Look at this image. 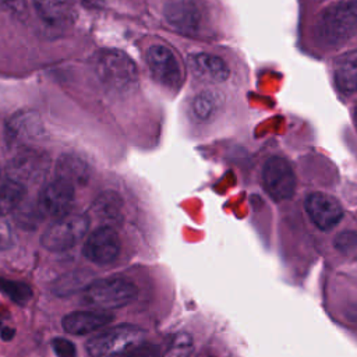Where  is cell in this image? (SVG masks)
Masks as SVG:
<instances>
[{
    "instance_id": "6da1fadb",
    "label": "cell",
    "mask_w": 357,
    "mask_h": 357,
    "mask_svg": "<svg viewBox=\"0 0 357 357\" xmlns=\"http://www.w3.org/2000/svg\"><path fill=\"white\" fill-rule=\"evenodd\" d=\"M93 67L100 82L109 89L126 92L132 89L138 82L135 63L120 50L105 49L98 52Z\"/></svg>"
},
{
    "instance_id": "9c48e42d",
    "label": "cell",
    "mask_w": 357,
    "mask_h": 357,
    "mask_svg": "<svg viewBox=\"0 0 357 357\" xmlns=\"http://www.w3.org/2000/svg\"><path fill=\"white\" fill-rule=\"evenodd\" d=\"M74 198L75 187L68 181L56 177L40 190L38 197V208L43 216L56 219L71 212Z\"/></svg>"
},
{
    "instance_id": "cb8c5ba5",
    "label": "cell",
    "mask_w": 357,
    "mask_h": 357,
    "mask_svg": "<svg viewBox=\"0 0 357 357\" xmlns=\"http://www.w3.org/2000/svg\"><path fill=\"white\" fill-rule=\"evenodd\" d=\"M192 350V339L187 333H180L174 337L172 346L163 357H190Z\"/></svg>"
},
{
    "instance_id": "ffe728a7",
    "label": "cell",
    "mask_w": 357,
    "mask_h": 357,
    "mask_svg": "<svg viewBox=\"0 0 357 357\" xmlns=\"http://www.w3.org/2000/svg\"><path fill=\"white\" fill-rule=\"evenodd\" d=\"M25 185L7 177L0 183V216L13 213L24 201Z\"/></svg>"
},
{
    "instance_id": "9a60e30c",
    "label": "cell",
    "mask_w": 357,
    "mask_h": 357,
    "mask_svg": "<svg viewBox=\"0 0 357 357\" xmlns=\"http://www.w3.org/2000/svg\"><path fill=\"white\" fill-rule=\"evenodd\" d=\"M89 218L100 222V226L120 225L123 220V201L114 191L100 192L89 208Z\"/></svg>"
},
{
    "instance_id": "7c38bea8",
    "label": "cell",
    "mask_w": 357,
    "mask_h": 357,
    "mask_svg": "<svg viewBox=\"0 0 357 357\" xmlns=\"http://www.w3.org/2000/svg\"><path fill=\"white\" fill-rule=\"evenodd\" d=\"M305 211L314 225L321 230L333 229L343 218L340 204L324 192H312L305 199Z\"/></svg>"
},
{
    "instance_id": "484cf974",
    "label": "cell",
    "mask_w": 357,
    "mask_h": 357,
    "mask_svg": "<svg viewBox=\"0 0 357 357\" xmlns=\"http://www.w3.org/2000/svg\"><path fill=\"white\" fill-rule=\"evenodd\" d=\"M14 244V233L10 223L0 216V250H7Z\"/></svg>"
},
{
    "instance_id": "8fae6325",
    "label": "cell",
    "mask_w": 357,
    "mask_h": 357,
    "mask_svg": "<svg viewBox=\"0 0 357 357\" xmlns=\"http://www.w3.org/2000/svg\"><path fill=\"white\" fill-rule=\"evenodd\" d=\"M42 131L43 128L39 116L31 110H21L6 124V142L8 146L28 148Z\"/></svg>"
},
{
    "instance_id": "ac0fdd59",
    "label": "cell",
    "mask_w": 357,
    "mask_h": 357,
    "mask_svg": "<svg viewBox=\"0 0 357 357\" xmlns=\"http://www.w3.org/2000/svg\"><path fill=\"white\" fill-rule=\"evenodd\" d=\"M54 170L57 178L66 180L74 187L85 185L89 180L88 163L74 153H63L61 156H59Z\"/></svg>"
},
{
    "instance_id": "7402d4cb",
    "label": "cell",
    "mask_w": 357,
    "mask_h": 357,
    "mask_svg": "<svg viewBox=\"0 0 357 357\" xmlns=\"http://www.w3.org/2000/svg\"><path fill=\"white\" fill-rule=\"evenodd\" d=\"M0 291L17 305H25L33 294L29 284L6 278H0Z\"/></svg>"
},
{
    "instance_id": "277c9868",
    "label": "cell",
    "mask_w": 357,
    "mask_h": 357,
    "mask_svg": "<svg viewBox=\"0 0 357 357\" xmlns=\"http://www.w3.org/2000/svg\"><path fill=\"white\" fill-rule=\"evenodd\" d=\"M89 216L78 212H68L56 218L43 231L40 244L53 252L70 250L78 244L89 230Z\"/></svg>"
},
{
    "instance_id": "7a4b0ae2",
    "label": "cell",
    "mask_w": 357,
    "mask_h": 357,
    "mask_svg": "<svg viewBox=\"0 0 357 357\" xmlns=\"http://www.w3.org/2000/svg\"><path fill=\"white\" fill-rule=\"evenodd\" d=\"M319 39L331 46L342 45L357 32V0L342 1L326 8L318 21Z\"/></svg>"
},
{
    "instance_id": "44dd1931",
    "label": "cell",
    "mask_w": 357,
    "mask_h": 357,
    "mask_svg": "<svg viewBox=\"0 0 357 357\" xmlns=\"http://www.w3.org/2000/svg\"><path fill=\"white\" fill-rule=\"evenodd\" d=\"M220 103H222V99L216 92L205 91V92L198 93L194 98V100L191 103V110H192V114L198 120L206 121L216 114Z\"/></svg>"
},
{
    "instance_id": "83f0119b",
    "label": "cell",
    "mask_w": 357,
    "mask_h": 357,
    "mask_svg": "<svg viewBox=\"0 0 357 357\" xmlns=\"http://www.w3.org/2000/svg\"><path fill=\"white\" fill-rule=\"evenodd\" d=\"M4 3L7 4V7H8L11 11H15V13H21V11H24V8H25L24 0H4Z\"/></svg>"
},
{
    "instance_id": "5b68a950",
    "label": "cell",
    "mask_w": 357,
    "mask_h": 357,
    "mask_svg": "<svg viewBox=\"0 0 357 357\" xmlns=\"http://www.w3.org/2000/svg\"><path fill=\"white\" fill-rule=\"evenodd\" d=\"M137 296L134 283L124 278L98 279L85 290V298L99 310L121 308L130 304Z\"/></svg>"
},
{
    "instance_id": "1f68e13d",
    "label": "cell",
    "mask_w": 357,
    "mask_h": 357,
    "mask_svg": "<svg viewBox=\"0 0 357 357\" xmlns=\"http://www.w3.org/2000/svg\"><path fill=\"white\" fill-rule=\"evenodd\" d=\"M354 121H356V126H357V106L354 109Z\"/></svg>"
},
{
    "instance_id": "8992f818",
    "label": "cell",
    "mask_w": 357,
    "mask_h": 357,
    "mask_svg": "<svg viewBox=\"0 0 357 357\" xmlns=\"http://www.w3.org/2000/svg\"><path fill=\"white\" fill-rule=\"evenodd\" d=\"M50 167V158L46 152L32 146L22 148L8 163V177L26 185L42 181Z\"/></svg>"
},
{
    "instance_id": "4dcf8cb0",
    "label": "cell",
    "mask_w": 357,
    "mask_h": 357,
    "mask_svg": "<svg viewBox=\"0 0 357 357\" xmlns=\"http://www.w3.org/2000/svg\"><path fill=\"white\" fill-rule=\"evenodd\" d=\"M4 315H6V311L3 308H0V328L3 326V321H4Z\"/></svg>"
},
{
    "instance_id": "ba28073f",
    "label": "cell",
    "mask_w": 357,
    "mask_h": 357,
    "mask_svg": "<svg viewBox=\"0 0 357 357\" xmlns=\"http://www.w3.org/2000/svg\"><path fill=\"white\" fill-rule=\"evenodd\" d=\"M120 247V237L116 229L112 226H99L88 234L82 254L93 264L106 265L117 258Z\"/></svg>"
},
{
    "instance_id": "f1b7e54d",
    "label": "cell",
    "mask_w": 357,
    "mask_h": 357,
    "mask_svg": "<svg viewBox=\"0 0 357 357\" xmlns=\"http://www.w3.org/2000/svg\"><path fill=\"white\" fill-rule=\"evenodd\" d=\"M14 336H15V329L14 328H10V326H1L0 328V337L4 342H10Z\"/></svg>"
},
{
    "instance_id": "52a82bcc",
    "label": "cell",
    "mask_w": 357,
    "mask_h": 357,
    "mask_svg": "<svg viewBox=\"0 0 357 357\" xmlns=\"http://www.w3.org/2000/svg\"><path fill=\"white\" fill-rule=\"evenodd\" d=\"M262 183L271 198L287 199L296 188V176L290 163L280 156L269 158L262 167Z\"/></svg>"
},
{
    "instance_id": "603a6c76",
    "label": "cell",
    "mask_w": 357,
    "mask_h": 357,
    "mask_svg": "<svg viewBox=\"0 0 357 357\" xmlns=\"http://www.w3.org/2000/svg\"><path fill=\"white\" fill-rule=\"evenodd\" d=\"M15 212V220L20 226L22 227H28V229H35L36 225L40 222L42 219V212L39 211L38 208V204H36V208L33 209V206L31 205H21L14 211Z\"/></svg>"
},
{
    "instance_id": "4316f807",
    "label": "cell",
    "mask_w": 357,
    "mask_h": 357,
    "mask_svg": "<svg viewBox=\"0 0 357 357\" xmlns=\"http://www.w3.org/2000/svg\"><path fill=\"white\" fill-rule=\"evenodd\" d=\"M123 357H158V349L152 344H138L123 354Z\"/></svg>"
},
{
    "instance_id": "2e32d148",
    "label": "cell",
    "mask_w": 357,
    "mask_h": 357,
    "mask_svg": "<svg viewBox=\"0 0 357 357\" xmlns=\"http://www.w3.org/2000/svg\"><path fill=\"white\" fill-rule=\"evenodd\" d=\"M38 17L49 26H67L74 17L70 0H32Z\"/></svg>"
},
{
    "instance_id": "4fadbf2b",
    "label": "cell",
    "mask_w": 357,
    "mask_h": 357,
    "mask_svg": "<svg viewBox=\"0 0 357 357\" xmlns=\"http://www.w3.org/2000/svg\"><path fill=\"white\" fill-rule=\"evenodd\" d=\"M163 14L167 22L183 33H192L201 22V13L195 0H166Z\"/></svg>"
},
{
    "instance_id": "d6986e66",
    "label": "cell",
    "mask_w": 357,
    "mask_h": 357,
    "mask_svg": "<svg viewBox=\"0 0 357 357\" xmlns=\"http://www.w3.org/2000/svg\"><path fill=\"white\" fill-rule=\"evenodd\" d=\"M333 73L339 89L346 93L357 92V49L337 57Z\"/></svg>"
},
{
    "instance_id": "f546056e",
    "label": "cell",
    "mask_w": 357,
    "mask_h": 357,
    "mask_svg": "<svg viewBox=\"0 0 357 357\" xmlns=\"http://www.w3.org/2000/svg\"><path fill=\"white\" fill-rule=\"evenodd\" d=\"M82 3L86 6V7H98L100 0H82Z\"/></svg>"
},
{
    "instance_id": "3957f363",
    "label": "cell",
    "mask_w": 357,
    "mask_h": 357,
    "mask_svg": "<svg viewBox=\"0 0 357 357\" xmlns=\"http://www.w3.org/2000/svg\"><path fill=\"white\" fill-rule=\"evenodd\" d=\"M144 331L131 324H121L103 329L89 337L85 347L91 357H119L138 346Z\"/></svg>"
},
{
    "instance_id": "5bb4252c",
    "label": "cell",
    "mask_w": 357,
    "mask_h": 357,
    "mask_svg": "<svg viewBox=\"0 0 357 357\" xmlns=\"http://www.w3.org/2000/svg\"><path fill=\"white\" fill-rule=\"evenodd\" d=\"M113 321V315L106 310H84V311H73L63 317L61 326L67 333L71 335H88L96 332L98 329L106 326Z\"/></svg>"
},
{
    "instance_id": "e0dca14e",
    "label": "cell",
    "mask_w": 357,
    "mask_h": 357,
    "mask_svg": "<svg viewBox=\"0 0 357 357\" xmlns=\"http://www.w3.org/2000/svg\"><path fill=\"white\" fill-rule=\"evenodd\" d=\"M190 64L197 77L209 82H222L229 77V67L226 63L213 54H194L190 59Z\"/></svg>"
},
{
    "instance_id": "d4e9b609",
    "label": "cell",
    "mask_w": 357,
    "mask_h": 357,
    "mask_svg": "<svg viewBox=\"0 0 357 357\" xmlns=\"http://www.w3.org/2000/svg\"><path fill=\"white\" fill-rule=\"evenodd\" d=\"M52 349L56 357H77L75 344L66 337H54L52 340Z\"/></svg>"
},
{
    "instance_id": "30bf717a",
    "label": "cell",
    "mask_w": 357,
    "mask_h": 357,
    "mask_svg": "<svg viewBox=\"0 0 357 357\" xmlns=\"http://www.w3.org/2000/svg\"><path fill=\"white\" fill-rule=\"evenodd\" d=\"M146 63L153 78L172 89L181 84V68L173 52L163 45H153L146 52Z\"/></svg>"
}]
</instances>
